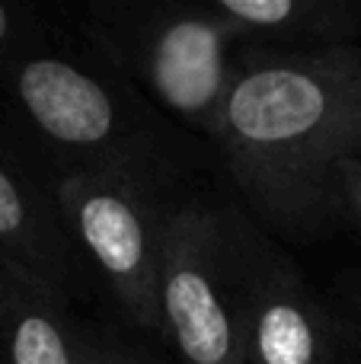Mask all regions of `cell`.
I'll return each mask as SVG.
<instances>
[{
  "label": "cell",
  "instance_id": "obj_8",
  "mask_svg": "<svg viewBox=\"0 0 361 364\" xmlns=\"http://www.w3.org/2000/svg\"><path fill=\"white\" fill-rule=\"evenodd\" d=\"M240 48L311 55L361 45V0H208Z\"/></svg>",
  "mask_w": 361,
  "mask_h": 364
},
{
  "label": "cell",
  "instance_id": "obj_13",
  "mask_svg": "<svg viewBox=\"0 0 361 364\" xmlns=\"http://www.w3.org/2000/svg\"><path fill=\"white\" fill-rule=\"evenodd\" d=\"M326 297L361 342V269H349L336 275V282L326 288Z\"/></svg>",
  "mask_w": 361,
  "mask_h": 364
},
{
  "label": "cell",
  "instance_id": "obj_12",
  "mask_svg": "<svg viewBox=\"0 0 361 364\" xmlns=\"http://www.w3.org/2000/svg\"><path fill=\"white\" fill-rule=\"evenodd\" d=\"M58 29L61 26L48 23L36 6L0 0V61H10L23 51L38 48L48 38H55Z\"/></svg>",
  "mask_w": 361,
  "mask_h": 364
},
{
  "label": "cell",
  "instance_id": "obj_7",
  "mask_svg": "<svg viewBox=\"0 0 361 364\" xmlns=\"http://www.w3.org/2000/svg\"><path fill=\"white\" fill-rule=\"evenodd\" d=\"M0 250L45 278L70 304L87 294L90 282L58 214L51 182L4 125H0Z\"/></svg>",
  "mask_w": 361,
  "mask_h": 364
},
{
  "label": "cell",
  "instance_id": "obj_11",
  "mask_svg": "<svg viewBox=\"0 0 361 364\" xmlns=\"http://www.w3.org/2000/svg\"><path fill=\"white\" fill-rule=\"evenodd\" d=\"M326 224L330 233L349 230L355 240H361V157H343L333 166L326 179Z\"/></svg>",
  "mask_w": 361,
  "mask_h": 364
},
{
  "label": "cell",
  "instance_id": "obj_6",
  "mask_svg": "<svg viewBox=\"0 0 361 364\" xmlns=\"http://www.w3.org/2000/svg\"><path fill=\"white\" fill-rule=\"evenodd\" d=\"M243 364H361V342L281 240L237 214Z\"/></svg>",
  "mask_w": 361,
  "mask_h": 364
},
{
  "label": "cell",
  "instance_id": "obj_3",
  "mask_svg": "<svg viewBox=\"0 0 361 364\" xmlns=\"http://www.w3.org/2000/svg\"><path fill=\"white\" fill-rule=\"evenodd\" d=\"M189 186V170L147 164H99L51 179L87 282L106 291L125 329L144 342L163 346L160 259L166 220Z\"/></svg>",
  "mask_w": 361,
  "mask_h": 364
},
{
  "label": "cell",
  "instance_id": "obj_10",
  "mask_svg": "<svg viewBox=\"0 0 361 364\" xmlns=\"http://www.w3.org/2000/svg\"><path fill=\"white\" fill-rule=\"evenodd\" d=\"M77 339H80V364H170L157 358L147 342L128 329L77 323Z\"/></svg>",
  "mask_w": 361,
  "mask_h": 364
},
{
  "label": "cell",
  "instance_id": "obj_1",
  "mask_svg": "<svg viewBox=\"0 0 361 364\" xmlns=\"http://www.w3.org/2000/svg\"><path fill=\"white\" fill-rule=\"evenodd\" d=\"M208 147L269 237H333L326 179L343 157H361V45L311 55L240 48Z\"/></svg>",
  "mask_w": 361,
  "mask_h": 364
},
{
  "label": "cell",
  "instance_id": "obj_2",
  "mask_svg": "<svg viewBox=\"0 0 361 364\" xmlns=\"http://www.w3.org/2000/svg\"><path fill=\"white\" fill-rule=\"evenodd\" d=\"M6 128L55 179L99 164H147L189 170L198 138L173 125L106 58L64 23L38 48L0 61Z\"/></svg>",
  "mask_w": 361,
  "mask_h": 364
},
{
  "label": "cell",
  "instance_id": "obj_5",
  "mask_svg": "<svg viewBox=\"0 0 361 364\" xmlns=\"http://www.w3.org/2000/svg\"><path fill=\"white\" fill-rule=\"evenodd\" d=\"M237 214V198L189 186L166 220L160 326L173 364H243Z\"/></svg>",
  "mask_w": 361,
  "mask_h": 364
},
{
  "label": "cell",
  "instance_id": "obj_4",
  "mask_svg": "<svg viewBox=\"0 0 361 364\" xmlns=\"http://www.w3.org/2000/svg\"><path fill=\"white\" fill-rule=\"evenodd\" d=\"M70 26L157 112L208 144L240 55L208 0L90 4Z\"/></svg>",
  "mask_w": 361,
  "mask_h": 364
},
{
  "label": "cell",
  "instance_id": "obj_9",
  "mask_svg": "<svg viewBox=\"0 0 361 364\" xmlns=\"http://www.w3.org/2000/svg\"><path fill=\"white\" fill-rule=\"evenodd\" d=\"M74 304L0 250V364H80Z\"/></svg>",
  "mask_w": 361,
  "mask_h": 364
}]
</instances>
